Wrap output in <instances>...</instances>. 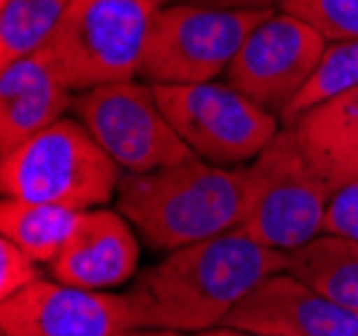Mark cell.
Instances as JSON below:
<instances>
[{
  "mask_svg": "<svg viewBox=\"0 0 358 336\" xmlns=\"http://www.w3.org/2000/svg\"><path fill=\"white\" fill-rule=\"evenodd\" d=\"M118 163L78 117H62L0 161L3 198L86 211L118 195Z\"/></svg>",
  "mask_w": 358,
  "mask_h": 336,
  "instance_id": "cell-3",
  "label": "cell"
},
{
  "mask_svg": "<svg viewBox=\"0 0 358 336\" xmlns=\"http://www.w3.org/2000/svg\"><path fill=\"white\" fill-rule=\"evenodd\" d=\"M78 211L54 203H32L3 198L0 205V230L3 238L14 240L22 251H27L38 264H51L64 249L73 233Z\"/></svg>",
  "mask_w": 358,
  "mask_h": 336,
  "instance_id": "cell-16",
  "label": "cell"
},
{
  "mask_svg": "<svg viewBox=\"0 0 358 336\" xmlns=\"http://www.w3.org/2000/svg\"><path fill=\"white\" fill-rule=\"evenodd\" d=\"M73 112L126 174H142L193 158V149L164 115L152 83L120 80L80 91Z\"/></svg>",
  "mask_w": 358,
  "mask_h": 336,
  "instance_id": "cell-8",
  "label": "cell"
},
{
  "mask_svg": "<svg viewBox=\"0 0 358 336\" xmlns=\"http://www.w3.org/2000/svg\"><path fill=\"white\" fill-rule=\"evenodd\" d=\"M284 267L286 254L257 243L238 227L166 254L120 296L131 326L198 334L224 326L243 296Z\"/></svg>",
  "mask_w": 358,
  "mask_h": 336,
  "instance_id": "cell-1",
  "label": "cell"
},
{
  "mask_svg": "<svg viewBox=\"0 0 358 336\" xmlns=\"http://www.w3.org/2000/svg\"><path fill=\"white\" fill-rule=\"evenodd\" d=\"M129 326L123 296L59 280L41 278L0 299V331L6 336H113Z\"/></svg>",
  "mask_w": 358,
  "mask_h": 336,
  "instance_id": "cell-10",
  "label": "cell"
},
{
  "mask_svg": "<svg viewBox=\"0 0 358 336\" xmlns=\"http://www.w3.org/2000/svg\"><path fill=\"white\" fill-rule=\"evenodd\" d=\"M155 0H73L45 57L70 91L134 80L142 67Z\"/></svg>",
  "mask_w": 358,
  "mask_h": 336,
  "instance_id": "cell-4",
  "label": "cell"
},
{
  "mask_svg": "<svg viewBox=\"0 0 358 336\" xmlns=\"http://www.w3.org/2000/svg\"><path fill=\"white\" fill-rule=\"evenodd\" d=\"M41 280L38 262L27 251H22L14 240L0 238V299L14 296L16 291L27 288Z\"/></svg>",
  "mask_w": 358,
  "mask_h": 336,
  "instance_id": "cell-20",
  "label": "cell"
},
{
  "mask_svg": "<svg viewBox=\"0 0 358 336\" xmlns=\"http://www.w3.org/2000/svg\"><path fill=\"white\" fill-rule=\"evenodd\" d=\"M358 86V38L353 41H334L327 43L324 54L318 59V67L310 80L297 94V99L286 107L281 123L289 126L302 112H308L315 104H324L345 91Z\"/></svg>",
  "mask_w": 358,
  "mask_h": 336,
  "instance_id": "cell-18",
  "label": "cell"
},
{
  "mask_svg": "<svg viewBox=\"0 0 358 336\" xmlns=\"http://www.w3.org/2000/svg\"><path fill=\"white\" fill-rule=\"evenodd\" d=\"M331 192V184L315 174L292 131L284 129L246 166L241 230L268 249L289 254L324 233Z\"/></svg>",
  "mask_w": 358,
  "mask_h": 336,
  "instance_id": "cell-5",
  "label": "cell"
},
{
  "mask_svg": "<svg viewBox=\"0 0 358 336\" xmlns=\"http://www.w3.org/2000/svg\"><path fill=\"white\" fill-rule=\"evenodd\" d=\"M73 0H3L0 67L43 51Z\"/></svg>",
  "mask_w": 358,
  "mask_h": 336,
  "instance_id": "cell-17",
  "label": "cell"
},
{
  "mask_svg": "<svg viewBox=\"0 0 358 336\" xmlns=\"http://www.w3.org/2000/svg\"><path fill=\"white\" fill-rule=\"evenodd\" d=\"M201 6H217V8H252V11H275L284 0H187Z\"/></svg>",
  "mask_w": 358,
  "mask_h": 336,
  "instance_id": "cell-22",
  "label": "cell"
},
{
  "mask_svg": "<svg viewBox=\"0 0 358 336\" xmlns=\"http://www.w3.org/2000/svg\"><path fill=\"white\" fill-rule=\"evenodd\" d=\"M224 326L265 336H358V315L289 272L262 280L227 315Z\"/></svg>",
  "mask_w": 358,
  "mask_h": 336,
  "instance_id": "cell-12",
  "label": "cell"
},
{
  "mask_svg": "<svg viewBox=\"0 0 358 336\" xmlns=\"http://www.w3.org/2000/svg\"><path fill=\"white\" fill-rule=\"evenodd\" d=\"M115 198L145 246L171 254L238 230L246 211V166L227 168L193 155L174 166L126 174Z\"/></svg>",
  "mask_w": 358,
  "mask_h": 336,
  "instance_id": "cell-2",
  "label": "cell"
},
{
  "mask_svg": "<svg viewBox=\"0 0 358 336\" xmlns=\"http://www.w3.org/2000/svg\"><path fill=\"white\" fill-rule=\"evenodd\" d=\"M284 272L358 315V240L321 233L286 254Z\"/></svg>",
  "mask_w": 358,
  "mask_h": 336,
  "instance_id": "cell-15",
  "label": "cell"
},
{
  "mask_svg": "<svg viewBox=\"0 0 358 336\" xmlns=\"http://www.w3.org/2000/svg\"><path fill=\"white\" fill-rule=\"evenodd\" d=\"M193 336H265V334H254V331H243V328H233V326H217V328H206V331H198Z\"/></svg>",
  "mask_w": 358,
  "mask_h": 336,
  "instance_id": "cell-24",
  "label": "cell"
},
{
  "mask_svg": "<svg viewBox=\"0 0 358 336\" xmlns=\"http://www.w3.org/2000/svg\"><path fill=\"white\" fill-rule=\"evenodd\" d=\"M113 336H185L182 331H171V328H148V326H129L120 328L118 334Z\"/></svg>",
  "mask_w": 358,
  "mask_h": 336,
  "instance_id": "cell-23",
  "label": "cell"
},
{
  "mask_svg": "<svg viewBox=\"0 0 358 336\" xmlns=\"http://www.w3.org/2000/svg\"><path fill=\"white\" fill-rule=\"evenodd\" d=\"M75 91L62 83L45 51L0 67V149L14 152L73 110Z\"/></svg>",
  "mask_w": 358,
  "mask_h": 336,
  "instance_id": "cell-13",
  "label": "cell"
},
{
  "mask_svg": "<svg viewBox=\"0 0 358 336\" xmlns=\"http://www.w3.org/2000/svg\"><path fill=\"white\" fill-rule=\"evenodd\" d=\"M3 336H6V334H3Z\"/></svg>",
  "mask_w": 358,
  "mask_h": 336,
  "instance_id": "cell-26",
  "label": "cell"
},
{
  "mask_svg": "<svg viewBox=\"0 0 358 336\" xmlns=\"http://www.w3.org/2000/svg\"><path fill=\"white\" fill-rule=\"evenodd\" d=\"M324 48L327 38L308 22L273 11L246 35L224 80L265 110L284 115L315 73Z\"/></svg>",
  "mask_w": 358,
  "mask_h": 336,
  "instance_id": "cell-9",
  "label": "cell"
},
{
  "mask_svg": "<svg viewBox=\"0 0 358 336\" xmlns=\"http://www.w3.org/2000/svg\"><path fill=\"white\" fill-rule=\"evenodd\" d=\"M120 211L86 208L59 256L48 264L51 278L86 291H107L134 280L139 267V238Z\"/></svg>",
  "mask_w": 358,
  "mask_h": 336,
  "instance_id": "cell-11",
  "label": "cell"
},
{
  "mask_svg": "<svg viewBox=\"0 0 358 336\" xmlns=\"http://www.w3.org/2000/svg\"><path fill=\"white\" fill-rule=\"evenodd\" d=\"M273 11L201 3L161 6L152 19L139 78L158 83H209L227 73L246 35Z\"/></svg>",
  "mask_w": 358,
  "mask_h": 336,
  "instance_id": "cell-6",
  "label": "cell"
},
{
  "mask_svg": "<svg viewBox=\"0 0 358 336\" xmlns=\"http://www.w3.org/2000/svg\"><path fill=\"white\" fill-rule=\"evenodd\" d=\"M155 3H158V6H161V3H169V0H155Z\"/></svg>",
  "mask_w": 358,
  "mask_h": 336,
  "instance_id": "cell-25",
  "label": "cell"
},
{
  "mask_svg": "<svg viewBox=\"0 0 358 336\" xmlns=\"http://www.w3.org/2000/svg\"><path fill=\"white\" fill-rule=\"evenodd\" d=\"M281 11L308 22L327 43L358 38V0H284Z\"/></svg>",
  "mask_w": 358,
  "mask_h": 336,
  "instance_id": "cell-19",
  "label": "cell"
},
{
  "mask_svg": "<svg viewBox=\"0 0 358 336\" xmlns=\"http://www.w3.org/2000/svg\"><path fill=\"white\" fill-rule=\"evenodd\" d=\"M284 129L331 190L358 179V86L310 107Z\"/></svg>",
  "mask_w": 358,
  "mask_h": 336,
  "instance_id": "cell-14",
  "label": "cell"
},
{
  "mask_svg": "<svg viewBox=\"0 0 358 336\" xmlns=\"http://www.w3.org/2000/svg\"><path fill=\"white\" fill-rule=\"evenodd\" d=\"M164 115L193 149L214 166L252 163L278 136V117L230 83H158Z\"/></svg>",
  "mask_w": 358,
  "mask_h": 336,
  "instance_id": "cell-7",
  "label": "cell"
},
{
  "mask_svg": "<svg viewBox=\"0 0 358 336\" xmlns=\"http://www.w3.org/2000/svg\"><path fill=\"white\" fill-rule=\"evenodd\" d=\"M324 233L358 240V179L331 192L324 217Z\"/></svg>",
  "mask_w": 358,
  "mask_h": 336,
  "instance_id": "cell-21",
  "label": "cell"
}]
</instances>
